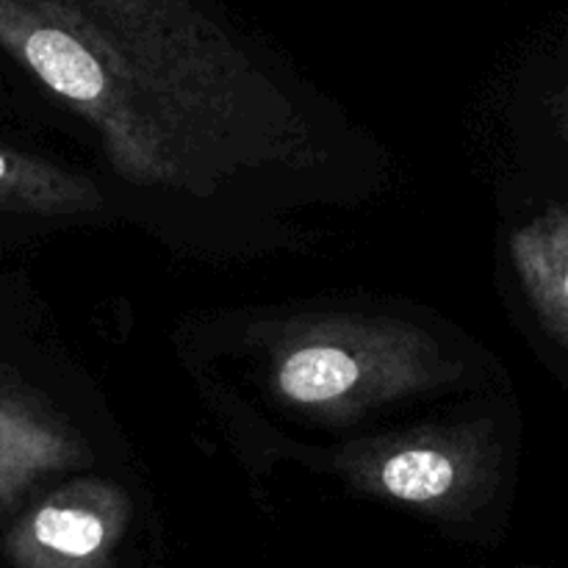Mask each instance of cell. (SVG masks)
<instances>
[{
  "instance_id": "6da1fadb",
  "label": "cell",
  "mask_w": 568,
  "mask_h": 568,
  "mask_svg": "<svg viewBox=\"0 0 568 568\" xmlns=\"http://www.w3.org/2000/svg\"><path fill=\"white\" fill-rule=\"evenodd\" d=\"M270 388L320 422H353L381 405L436 392L460 364L419 325L383 314H303L266 333Z\"/></svg>"
},
{
  "instance_id": "7a4b0ae2",
  "label": "cell",
  "mask_w": 568,
  "mask_h": 568,
  "mask_svg": "<svg viewBox=\"0 0 568 568\" xmlns=\"http://www.w3.org/2000/svg\"><path fill=\"white\" fill-rule=\"evenodd\" d=\"M0 48L98 133L122 178L181 186L192 139L89 28L55 20L31 0H0Z\"/></svg>"
},
{
  "instance_id": "3957f363",
  "label": "cell",
  "mask_w": 568,
  "mask_h": 568,
  "mask_svg": "<svg viewBox=\"0 0 568 568\" xmlns=\"http://www.w3.org/2000/svg\"><path fill=\"white\" fill-rule=\"evenodd\" d=\"M44 14L98 33L192 139L231 109L239 59L183 0H31Z\"/></svg>"
},
{
  "instance_id": "277c9868",
  "label": "cell",
  "mask_w": 568,
  "mask_h": 568,
  "mask_svg": "<svg viewBox=\"0 0 568 568\" xmlns=\"http://www.w3.org/2000/svg\"><path fill=\"white\" fill-rule=\"evenodd\" d=\"M336 469L383 503L464 516L497 486L499 449L483 425H430L342 449Z\"/></svg>"
},
{
  "instance_id": "5b68a950",
  "label": "cell",
  "mask_w": 568,
  "mask_h": 568,
  "mask_svg": "<svg viewBox=\"0 0 568 568\" xmlns=\"http://www.w3.org/2000/svg\"><path fill=\"white\" fill-rule=\"evenodd\" d=\"M131 521L116 483L78 480L33 503L3 538L11 568H109Z\"/></svg>"
},
{
  "instance_id": "8992f818",
  "label": "cell",
  "mask_w": 568,
  "mask_h": 568,
  "mask_svg": "<svg viewBox=\"0 0 568 568\" xmlns=\"http://www.w3.org/2000/svg\"><path fill=\"white\" fill-rule=\"evenodd\" d=\"M89 460L92 449L75 425L0 358V514Z\"/></svg>"
},
{
  "instance_id": "52a82bcc",
  "label": "cell",
  "mask_w": 568,
  "mask_h": 568,
  "mask_svg": "<svg viewBox=\"0 0 568 568\" xmlns=\"http://www.w3.org/2000/svg\"><path fill=\"white\" fill-rule=\"evenodd\" d=\"M521 292L549 333L568 349V209L549 205L508 242Z\"/></svg>"
},
{
  "instance_id": "ba28073f",
  "label": "cell",
  "mask_w": 568,
  "mask_h": 568,
  "mask_svg": "<svg viewBox=\"0 0 568 568\" xmlns=\"http://www.w3.org/2000/svg\"><path fill=\"white\" fill-rule=\"evenodd\" d=\"M103 205V192L87 172L67 170L42 155L0 148V214L61 216L92 214Z\"/></svg>"
},
{
  "instance_id": "9c48e42d",
  "label": "cell",
  "mask_w": 568,
  "mask_h": 568,
  "mask_svg": "<svg viewBox=\"0 0 568 568\" xmlns=\"http://www.w3.org/2000/svg\"><path fill=\"white\" fill-rule=\"evenodd\" d=\"M552 114H555V125H558L560 136L568 139V87H566V92L555 100Z\"/></svg>"
}]
</instances>
